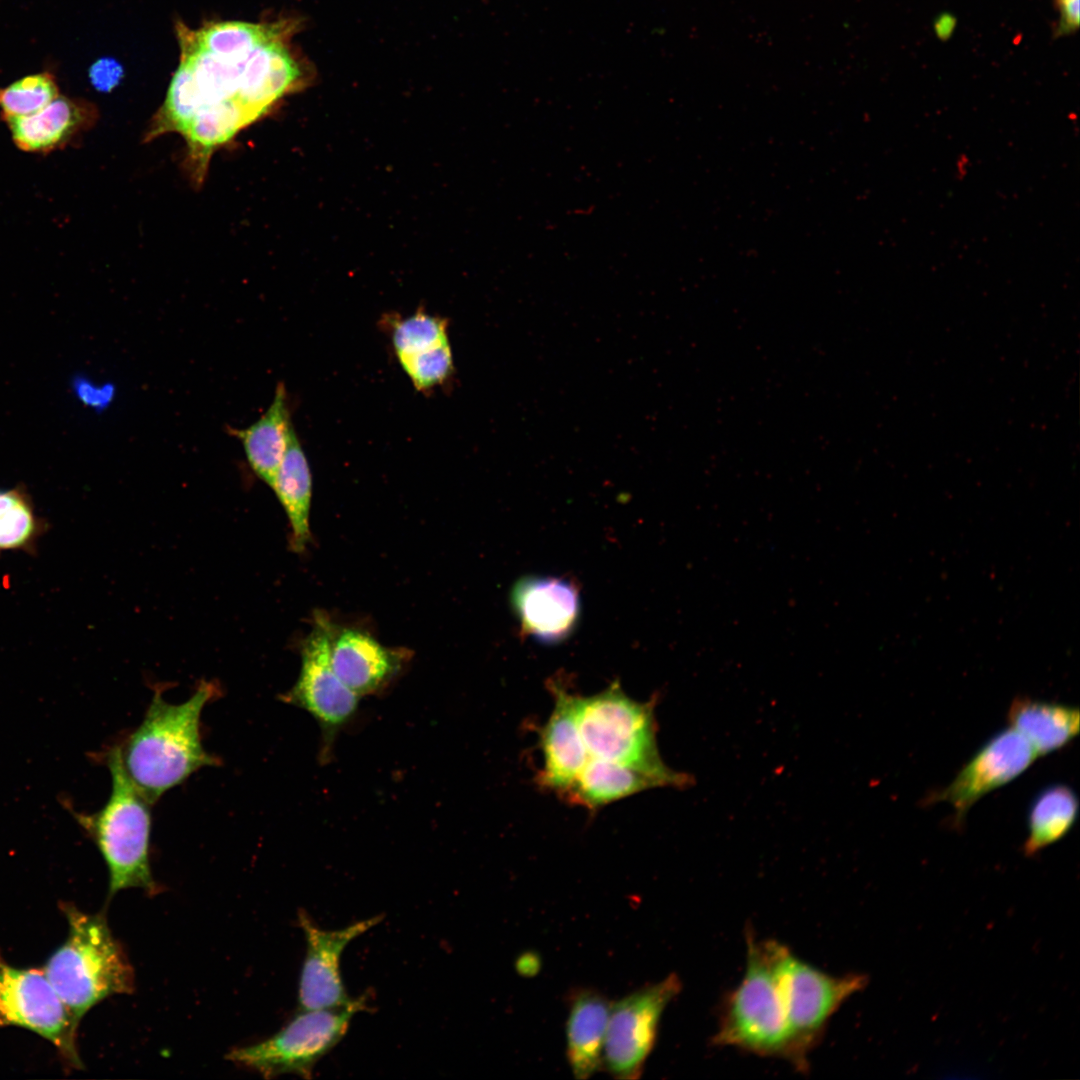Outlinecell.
Listing matches in <instances>:
<instances>
[{
	"instance_id": "6da1fadb",
	"label": "cell",
	"mask_w": 1080,
	"mask_h": 1080,
	"mask_svg": "<svg viewBox=\"0 0 1080 1080\" xmlns=\"http://www.w3.org/2000/svg\"><path fill=\"white\" fill-rule=\"evenodd\" d=\"M294 27L278 20L264 37L228 45L198 39L177 23L180 64L146 141L180 134L187 170L194 184H202L216 149L302 85L303 70L288 46Z\"/></svg>"
},
{
	"instance_id": "83f0119b",
	"label": "cell",
	"mask_w": 1080,
	"mask_h": 1080,
	"mask_svg": "<svg viewBox=\"0 0 1080 1080\" xmlns=\"http://www.w3.org/2000/svg\"><path fill=\"white\" fill-rule=\"evenodd\" d=\"M124 76L122 64L113 57H102L89 69V79L93 87L103 93L116 88Z\"/></svg>"
},
{
	"instance_id": "ba28073f",
	"label": "cell",
	"mask_w": 1080,
	"mask_h": 1080,
	"mask_svg": "<svg viewBox=\"0 0 1080 1080\" xmlns=\"http://www.w3.org/2000/svg\"><path fill=\"white\" fill-rule=\"evenodd\" d=\"M366 1002V996H360L340 1007L299 1010L270 1038L233 1049L226 1057L266 1079L284 1074L310 1079L315 1065L345 1036L354 1015L367 1009Z\"/></svg>"
},
{
	"instance_id": "ac0fdd59",
	"label": "cell",
	"mask_w": 1080,
	"mask_h": 1080,
	"mask_svg": "<svg viewBox=\"0 0 1080 1080\" xmlns=\"http://www.w3.org/2000/svg\"><path fill=\"white\" fill-rule=\"evenodd\" d=\"M610 1007L607 997L593 988H577L569 994L566 1056L578 1080L602 1069Z\"/></svg>"
},
{
	"instance_id": "8fae6325",
	"label": "cell",
	"mask_w": 1080,
	"mask_h": 1080,
	"mask_svg": "<svg viewBox=\"0 0 1080 1080\" xmlns=\"http://www.w3.org/2000/svg\"><path fill=\"white\" fill-rule=\"evenodd\" d=\"M78 1024L43 970L14 967L0 955V1027L35 1032L73 1068H82L76 1046Z\"/></svg>"
},
{
	"instance_id": "9c48e42d",
	"label": "cell",
	"mask_w": 1080,
	"mask_h": 1080,
	"mask_svg": "<svg viewBox=\"0 0 1080 1080\" xmlns=\"http://www.w3.org/2000/svg\"><path fill=\"white\" fill-rule=\"evenodd\" d=\"M334 628L327 616L317 613L301 646V669L295 684L281 700L308 712L319 724L321 760L329 759L339 731L355 715L360 697L336 675L331 662Z\"/></svg>"
},
{
	"instance_id": "ffe728a7",
	"label": "cell",
	"mask_w": 1080,
	"mask_h": 1080,
	"mask_svg": "<svg viewBox=\"0 0 1080 1080\" xmlns=\"http://www.w3.org/2000/svg\"><path fill=\"white\" fill-rule=\"evenodd\" d=\"M662 786L654 777L627 765L589 758L574 781L559 795L589 810L647 789Z\"/></svg>"
},
{
	"instance_id": "4fadbf2b",
	"label": "cell",
	"mask_w": 1080,
	"mask_h": 1080,
	"mask_svg": "<svg viewBox=\"0 0 1080 1080\" xmlns=\"http://www.w3.org/2000/svg\"><path fill=\"white\" fill-rule=\"evenodd\" d=\"M382 919L383 915H377L341 929L325 930L319 928L304 911L298 913L299 925L306 940V954L299 979V1010L340 1007L353 1000L341 978V955L351 941Z\"/></svg>"
},
{
	"instance_id": "484cf974",
	"label": "cell",
	"mask_w": 1080,
	"mask_h": 1080,
	"mask_svg": "<svg viewBox=\"0 0 1080 1080\" xmlns=\"http://www.w3.org/2000/svg\"><path fill=\"white\" fill-rule=\"evenodd\" d=\"M392 345L397 357L415 354L448 338V321L423 311L391 322Z\"/></svg>"
},
{
	"instance_id": "8992f818",
	"label": "cell",
	"mask_w": 1080,
	"mask_h": 1080,
	"mask_svg": "<svg viewBox=\"0 0 1080 1080\" xmlns=\"http://www.w3.org/2000/svg\"><path fill=\"white\" fill-rule=\"evenodd\" d=\"M655 702L630 698L618 681L591 696L575 695L578 727L589 758L613 761L681 786L687 777L663 763L656 742Z\"/></svg>"
},
{
	"instance_id": "4dcf8cb0",
	"label": "cell",
	"mask_w": 1080,
	"mask_h": 1080,
	"mask_svg": "<svg viewBox=\"0 0 1080 1080\" xmlns=\"http://www.w3.org/2000/svg\"><path fill=\"white\" fill-rule=\"evenodd\" d=\"M956 24V18L952 14L943 13L937 16L933 24L936 36L940 40H948L954 32Z\"/></svg>"
},
{
	"instance_id": "d6986e66",
	"label": "cell",
	"mask_w": 1080,
	"mask_h": 1080,
	"mask_svg": "<svg viewBox=\"0 0 1080 1080\" xmlns=\"http://www.w3.org/2000/svg\"><path fill=\"white\" fill-rule=\"evenodd\" d=\"M293 430L287 392L279 383L272 403L256 422L228 432L241 442L254 473L272 488Z\"/></svg>"
},
{
	"instance_id": "f546056e",
	"label": "cell",
	"mask_w": 1080,
	"mask_h": 1080,
	"mask_svg": "<svg viewBox=\"0 0 1080 1080\" xmlns=\"http://www.w3.org/2000/svg\"><path fill=\"white\" fill-rule=\"evenodd\" d=\"M76 392L83 402L93 407H104L112 398V388L104 386L98 388L81 379L75 383Z\"/></svg>"
},
{
	"instance_id": "277c9868",
	"label": "cell",
	"mask_w": 1080,
	"mask_h": 1080,
	"mask_svg": "<svg viewBox=\"0 0 1080 1080\" xmlns=\"http://www.w3.org/2000/svg\"><path fill=\"white\" fill-rule=\"evenodd\" d=\"M746 966L739 984L723 1000L712 1044L794 1065V1053L776 959L779 942L746 932Z\"/></svg>"
},
{
	"instance_id": "e0dca14e",
	"label": "cell",
	"mask_w": 1080,
	"mask_h": 1080,
	"mask_svg": "<svg viewBox=\"0 0 1080 1080\" xmlns=\"http://www.w3.org/2000/svg\"><path fill=\"white\" fill-rule=\"evenodd\" d=\"M97 117V109L92 103L59 95L32 115L3 120L20 150L47 154L73 144L93 127Z\"/></svg>"
},
{
	"instance_id": "44dd1931",
	"label": "cell",
	"mask_w": 1080,
	"mask_h": 1080,
	"mask_svg": "<svg viewBox=\"0 0 1080 1080\" xmlns=\"http://www.w3.org/2000/svg\"><path fill=\"white\" fill-rule=\"evenodd\" d=\"M1011 728L1021 734L1037 755L1054 752L1078 735L1077 707L1016 697L1007 714Z\"/></svg>"
},
{
	"instance_id": "7a4b0ae2",
	"label": "cell",
	"mask_w": 1080,
	"mask_h": 1080,
	"mask_svg": "<svg viewBox=\"0 0 1080 1080\" xmlns=\"http://www.w3.org/2000/svg\"><path fill=\"white\" fill-rule=\"evenodd\" d=\"M218 695L216 683L204 680L180 704L166 702L156 690L141 724L117 745L126 775L152 805L200 768L219 765L203 747L200 721Z\"/></svg>"
},
{
	"instance_id": "cb8c5ba5",
	"label": "cell",
	"mask_w": 1080,
	"mask_h": 1080,
	"mask_svg": "<svg viewBox=\"0 0 1080 1080\" xmlns=\"http://www.w3.org/2000/svg\"><path fill=\"white\" fill-rule=\"evenodd\" d=\"M47 527V522L37 515L24 487L0 489V553H35Z\"/></svg>"
},
{
	"instance_id": "52a82bcc",
	"label": "cell",
	"mask_w": 1080,
	"mask_h": 1080,
	"mask_svg": "<svg viewBox=\"0 0 1080 1080\" xmlns=\"http://www.w3.org/2000/svg\"><path fill=\"white\" fill-rule=\"evenodd\" d=\"M776 971L784 1001L794 1052L793 1067L807 1072L809 1055L823 1039L837 1010L862 991L869 979L864 974H828L797 957L779 943Z\"/></svg>"
},
{
	"instance_id": "9a60e30c",
	"label": "cell",
	"mask_w": 1080,
	"mask_h": 1080,
	"mask_svg": "<svg viewBox=\"0 0 1080 1080\" xmlns=\"http://www.w3.org/2000/svg\"><path fill=\"white\" fill-rule=\"evenodd\" d=\"M549 689L554 707L540 732L543 766L536 782L560 795L585 767L589 755L577 723L575 695L554 680Z\"/></svg>"
},
{
	"instance_id": "2e32d148",
	"label": "cell",
	"mask_w": 1080,
	"mask_h": 1080,
	"mask_svg": "<svg viewBox=\"0 0 1080 1080\" xmlns=\"http://www.w3.org/2000/svg\"><path fill=\"white\" fill-rule=\"evenodd\" d=\"M404 658L400 651L383 646L365 632L334 631L332 666L339 679L360 698L385 689L400 672Z\"/></svg>"
},
{
	"instance_id": "5b68a950",
	"label": "cell",
	"mask_w": 1080,
	"mask_h": 1080,
	"mask_svg": "<svg viewBox=\"0 0 1080 1080\" xmlns=\"http://www.w3.org/2000/svg\"><path fill=\"white\" fill-rule=\"evenodd\" d=\"M111 792L95 813L73 812L77 823L95 843L109 872L108 898L117 892L139 888L148 895L160 893L150 864L151 803L126 775L118 746L106 754Z\"/></svg>"
},
{
	"instance_id": "f1b7e54d",
	"label": "cell",
	"mask_w": 1080,
	"mask_h": 1080,
	"mask_svg": "<svg viewBox=\"0 0 1080 1080\" xmlns=\"http://www.w3.org/2000/svg\"><path fill=\"white\" fill-rule=\"evenodd\" d=\"M1056 5L1060 12L1056 34L1066 35L1076 31L1080 21V0H1056Z\"/></svg>"
},
{
	"instance_id": "30bf717a",
	"label": "cell",
	"mask_w": 1080,
	"mask_h": 1080,
	"mask_svg": "<svg viewBox=\"0 0 1080 1080\" xmlns=\"http://www.w3.org/2000/svg\"><path fill=\"white\" fill-rule=\"evenodd\" d=\"M681 987L680 978L670 974L611 1002L602 1069L620 1080L641 1077L656 1044L662 1015Z\"/></svg>"
},
{
	"instance_id": "d4e9b609",
	"label": "cell",
	"mask_w": 1080,
	"mask_h": 1080,
	"mask_svg": "<svg viewBox=\"0 0 1080 1080\" xmlns=\"http://www.w3.org/2000/svg\"><path fill=\"white\" fill-rule=\"evenodd\" d=\"M58 96L59 89L52 74L44 72L26 76L0 88L1 118L32 115Z\"/></svg>"
},
{
	"instance_id": "7c38bea8",
	"label": "cell",
	"mask_w": 1080,
	"mask_h": 1080,
	"mask_svg": "<svg viewBox=\"0 0 1080 1080\" xmlns=\"http://www.w3.org/2000/svg\"><path fill=\"white\" fill-rule=\"evenodd\" d=\"M1031 744L1013 728L991 737L962 767L952 782L931 793L927 804L946 802L954 809L953 825L960 827L976 801L1009 783L1036 759Z\"/></svg>"
},
{
	"instance_id": "5bb4252c",
	"label": "cell",
	"mask_w": 1080,
	"mask_h": 1080,
	"mask_svg": "<svg viewBox=\"0 0 1080 1080\" xmlns=\"http://www.w3.org/2000/svg\"><path fill=\"white\" fill-rule=\"evenodd\" d=\"M510 602L522 632L544 644L566 640L580 618V594L567 579L522 577L512 587Z\"/></svg>"
},
{
	"instance_id": "4316f807",
	"label": "cell",
	"mask_w": 1080,
	"mask_h": 1080,
	"mask_svg": "<svg viewBox=\"0 0 1080 1080\" xmlns=\"http://www.w3.org/2000/svg\"><path fill=\"white\" fill-rule=\"evenodd\" d=\"M397 358L402 369L418 391H428L444 383L454 370L449 341L415 354Z\"/></svg>"
},
{
	"instance_id": "603a6c76",
	"label": "cell",
	"mask_w": 1080,
	"mask_h": 1080,
	"mask_svg": "<svg viewBox=\"0 0 1080 1080\" xmlns=\"http://www.w3.org/2000/svg\"><path fill=\"white\" fill-rule=\"evenodd\" d=\"M1078 809V798L1066 785H1052L1041 791L1029 810L1024 854L1034 856L1061 840L1072 829Z\"/></svg>"
},
{
	"instance_id": "7402d4cb",
	"label": "cell",
	"mask_w": 1080,
	"mask_h": 1080,
	"mask_svg": "<svg viewBox=\"0 0 1080 1080\" xmlns=\"http://www.w3.org/2000/svg\"><path fill=\"white\" fill-rule=\"evenodd\" d=\"M272 489L282 504L291 528L289 539L294 552L302 553L311 541L309 513L312 477L306 455L293 430L277 471Z\"/></svg>"
},
{
	"instance_id": "3957f363",
	"label": "cell",
	"mask_w": 1080,
	"mask_h": 1080,
	"mask_svg": "<svg viewBox=\"0 0 1080 1080\" xmlns=\"http://www.w3.org/2000/svg\"><path fill=\"white\" fill-rule=\"evenodd\" d=\"M68 936L48 958L43 972L75 1019L109 996L129 994L135 975L128 956L103 913L89 914L64 904Z\"/></svg>"
}]
</instances>
